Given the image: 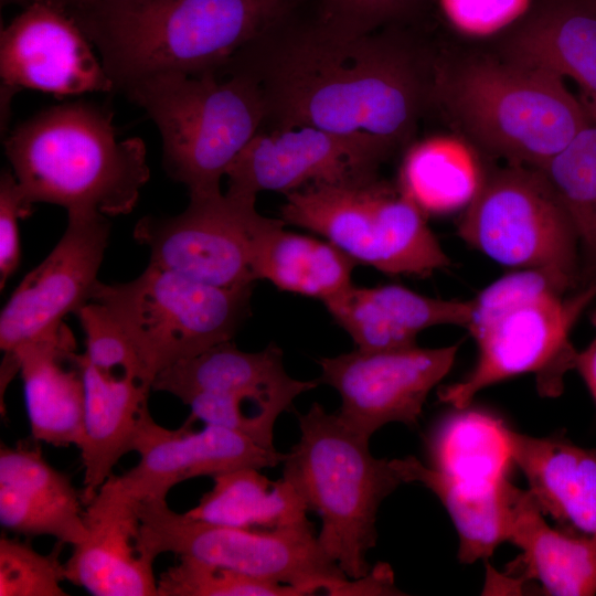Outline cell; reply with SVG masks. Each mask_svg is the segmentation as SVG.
I'll return each instance as SVG.
<instances>
[{
	"label": "cell",
	"mask_w": 596,
	"mask_h": 596,
	"mask_svg": "<svg viewBox=\"0 0 596 596\" xmlns=\"http://www.w3.org/2000/svg\"><path fill=\"white\" fill-rule=\"evenodd\" d=\"M291 10L217 75L255 85L272 130L315 127L405 146L433 105L437 52L392 26L355 34L317 15L297 22Z\"/></svg>",
	"instance_id": "obj_1"
},
{
	"label": "cell",
	"mask_w": 596,
	"mask_h": 596,
	"mask_svg": "<svg viewBox=\"0 0 596 596\" xmlns=\"http://www.w3.org/2000/svg\"><path fill=\"white\" fill-rule=\"evenodd\" d=\"M297 0H100L67 10L123 93L156 75L216 73Z\"/></svg>",
	"instance_id": "obj_2"
},
{
	"label": "cell",
	"mask_w": 596,
	"mask_h": 596,
	"mask_svg": "<svg viewBox=\"0 0 596 596\" xmlns=\"http://www.w3.org/2000/svg\"><path fill=\"white\" fill-rule=\"evenodd\" d=\"M433 105L473 147L538 169L592 121L562 77L499 51L438 53Z\"/></svg>",
	"instance_id": "obj_3"
},
{
	"label": "cell",
	"mask_w": 596,
	"mask_h": 596,
	"mask_svg": "<svg viewBox=\"0 0 596 596\" xmlns=\"http://www.w3.org/2000/svg\"><path fill=\"white\" fill-rule=\"evenodd\" d=\"M4 151L25 200L67 215L128 214L150 177L142 139H119L111 109L92 102L35 114L7 136Z\"/></svg>",
	"instance_id": "obj_4"
},
{
	"label": "cell",
	"mask_w": 596,
	"mask_h": 596,
	"mask_svg": "<svg viewBox=\"0 0 596 596\" xmlns=\"http://www.w3.org/2000/svg\"><path fill=\"white\" fill-rule=\"evenodd\" d=\"M297 418L300 437L286 454L283 477L320 517L324 552L348 578H361L372 570L368 554L377 541L379 508L405 481L394 459L374 457L370 439L337 413L312 403Z\"/></svg>",
	"instance_id": "obj_5"
},
{
	"label": "cell",
	"mask_w": 596,
	"mask_h": 596,
	"mask_svg": "<svg viewBox=\"0 0 596 596\" xmlns=\"http://www.w3.org/2000/svg\"><path fill=\"white\" fill-rule=\"evenodd\" d=\"M123 94L156 124L163 168L190 196L222 193V178L265 120L257 88L237 75L220 81L212 72L167 73L143 78Z\"/></svg>",
	"instance_id": "obj_6"
},
{
	"label": "cell",
	"mask_w": 596,
	"mask_h": 596,
	"mask_svg": "<svg viewBox=\"0 0 596 596\" xmlns=\"http://www.w3.org/2000/svg\"><path fill=\"white\" fill-rule=\"evenodd\" d=\"M279 219L322 236L356 264L386 275L424 277L450 265L426 214L400 187L379 177L315 182L290 191Z\"/></svg>",
	"instance_id": "obj_7"
},
{
	"label": "cell",
	"mask_w": 596,
	"mask_h": 596,
	"mask_svg": "<svg viewBox=\"0 0 596 596\" xmlns=\"http://www.w3.org/2000/svg\"><path fill=\"white\" fill-rule=\"evenodd\" d=\"M253 288L215 287L149 264L127 283L98 280L89 301L128 337L153 382L168 366L232 340L251 313Z\"/></svg>",
	"instance_id": "obj_8"
},
{
	"label": "cell",
	"mask_w": 596,
	"mask_h": 596,
	"mask_svg": "<svg viewBox=\"0 0 596 596\" xmlns=\"http://www.w3.org/2000/svg\"><path fill=\"white\" fill-rule=\"evenodd\" d=\"M137 546L155 561L171 552L260 579L299 586L311 595H347L350 578L324 552L312 523L273 530L195 520L171 510L166 500L136 504Z\"/></svg>",
	"instance_id": "obj_9"
},
{
	"label": "cell",
	"mask_w": 596,
	"mask_h": 596,
	"mask_svg": "<svg viewBox=\"0 0 596 596\" xmlns=\"http://www.w3.org/2000/svg\"><path fill=\"white\" fill-rule=\"evenodd\" d=\"M595 298L592 283L570 297L545 292L471 317L467 329L478 345L476 365L462 381L441 389L439 401L462 409L481 390L524 373L535 375L541 396L561 395L565 374L575 369L571 331Z\"/></svg>",
	"instance_id": "obj_10"
},
{
	"label": "cell",
	"mask_w": 596,
	"mask_h": 596,
	"mask_svg": "<svg viewBox=\"0 0 596 596\" xmlns=\"http://www.w3.org/2000/svg\"><path fill=\"white\" fill-rule=\"evenodd\" d=\"M458 234L501 265L550 268L578 280L576 230L541 169L507 163L485 174Z\"/></svg>",
	"instance_id": "obj_11"
},
{
	"label": "cell",
	"mask_w": 596,
	"mask_h": 596,
	"mask_svg": "<svg viewBox=\"0 0 596 596\" xmlns=\"http://www.w3.org/2000/svg\"><path fill=\"white\" fill-rule=\"evenodd\" d=\"M255 203L227 192L190 196L175 216L142 217L134 237L150 249L151 265L215 287L254 286L260 244L283 221L263 216Z\"/></svg>",
	"instance_id": "obj_12"
},
{
	"label": "cell",
	"mask_w": 596,
	"mask_h": 596,
	"mask_svg": "<svg viewBox=\"0 0 596 596\" xmlns=\"http://www.w3.org/2000/svg\"><path fill=\"white\" fill-rule=\"evenodd\" d=\"M396 149L366 134L342 135L315 127L259 130L227 169L226 192L256 199L263 191L286 194L315 182L371 180Z\"/></svg>",
	"instance_id": "obj_13"
},
{
	"label": "cell",
	"mask_w": 596,
	"mask_h": 596,
	"mask_svg": "<svg viewBox=\"0 0 596 596\" xmlns=\"http://www.w3.org/2000/svg\"><path fill=\"white\" fill-rule=\"evenodd\" d=\"M458 345L365 351L319 360V383L340 395L337 412L355 433L371 436L390 423L417 425L429 392L454 365Z\"/></svg>",
	"instance_id": "obj_14"
},
{
	"label": "cell",
	"mask_w": 596,
	"mask_h": 596,
	"mask_svg": "<svg viewBox=\"0 0 596 596\" xmlns=\"http://www.w3.org/2000/svg\"><path fill=\"white\" fill-rule=\"evenodd\" d=\"M1 119L21 89L55 96L115 93L94 45L54 0H32L0 34Z\"/></svg>",
	"instance_id": "obj_15"
},
{
	"label": "cell",
	"mask_w": 596,
	"mask_h": 596,
	"mask_svg": "<svg viewBox=\"0 0 596 596\" xmlns=\"http://www.w3.org/2000/svg\"><path fill=\"white\" fill-rule=\"evenodd\" d=\"M66 230L46 258L12 292L0 315V348L9 355L42 339L91 300L108 244L106 215H67Z\"/></svg>",
	"instance_id": "obj_16"
},
{
	"label": "cell",
	"mask_w": 596,
	"mask_h": 596,
	"mask_svg": "<svg viewBox=\"0 0 596 596\" xmlns=\"http://www.w3.org/2000/svg\"><path fill=\"white\" fill-rule=\"evenodd\" d=\"M193 424L187 419L171 430L157 424L146 409L135 446L138 464L120 476L111 475L105 483L137 504L148 499L166 500L169 490L187 479L243 467H275L286 458V454L241 433L214 425L194 432Z\"/></svg>",
	"instance_id": "obj_17"
},
{
	"label": "cell",
	"mask_w": 596,
	"mask_h": 596,
	"mask_svg": "<svg viewBox=\"0 0 596 596\" xmlns=\"http://www.w3.org/2000/svg\"><path fill=\"white\" fill-rule=\"evenodd\" d=\"M87 536L64 563L66 581L96 596H158L152 560L137 546L136 504L106 483L84 509Z\"/></svg>",
	"instance_id": "obj_18"
},
{
	"label": "cell",
	"mask_w": 596,
	"mask_h": 596,
	"mask_svg": "<svg viewBox=\"0 0 596 596\" xmlns=\"http://www.w3.org/2000/svg\"><path fill=\"white\" fill-rule=\"evenodd\" d=\"M323 304L356 349L365 351L414 347L417 334L435 326L467 329L472 312V299L433 298L401 285L352 284Z\"/></svg>",
	"instance_id": "obj_19"
},
{
	"label": "cell",
	"mask_w": 596,
	"mask_h": 596,
	"mask_svg": "<svg viewBox=\"0 0 596 596\" xmlns=\"http://www.w3.org/2000/svg\"><path fill=\"white\" fill-rule=\"evenodd\" d=\"M77 356L76 340L64 323L3 355L20 366L33 439L56 447L81 445L85 391Z\"/></svg>",
	"instance_id": "obj_20"
},
{
	"label": "cell",
	"mask_w": 596,
	"mask_h": 596,
	"mask_svg": "<svg viewBox=\"0 0 596 596\" xmlns=\"http://www.w3.org/2000/svg\"><path fill=\"white\" fill-rule=\"evenodd\" d=\"M85 505L71 478L52 467L40 449H0V523L24 535H51L76 545L85 540Z\"/></svg>",
	"instance_id": "obj_21"
},
{
	"label": "cell",
	"mask_w": 596,
	"mask_h": 596,
	"mask_svg": "<svg viewBox=\"0 0 596 596\" xmlns=\"http://www.w3.org/2000/svg\"><path fill=\"white\" fill-rule=\"evenodd\" d=\"M502 54L547 70L579 88V102L596 121V3L551 0L503 39Z\"/></svg>",
	"instance_id": "obj_22"
},
{
	"label": "cell",
	"mask_w": 596,
	"mask_h": 596,
	"mask_svg": "<svg viewBox=\"0 0 596 596\" xmlns=\"http://www.w3.org/2000/svg\"><path fill=\"white\" fill-rule=\"evenodd\" d=\"M512 461L544 515L596 541V455L563 437H533L507 426Z\"/></svg>",
	"instance_id": "obj_23"
},
{
	"label": "cell",
	"mask_w": 596,
	"mask_h": 596,
	"mask_svg": "<svg viewBox=\"0 0 596 596\" xmlns=\"http://www.w3.org/2000/svg\"><path fill=\"white\" fill-rule=\"evenodd\" d=\"M85 402L83 438L78 446L84 467L82 500L89 503L127 453L135 451L141 417L151 386L123 370L105 371L78 353Z\"/></svg>",
	"instance_id": "obj_24"
},
{
	"label": "cell",
	"mask_w": 596,
	"mask_h": 596,
	"mask_svg": "<svg viewBox=\"0 0 596 596\" xmlns=\"http://www.w3.org/2000/svg\"><path fill=\"white\" fill-rule=\"evenodd\" d=\"M529 490L514 488L508 542L522 553L524 578L547 595L596 594V541L551 526Z\"/></svg>",
	"instance_id": "obj_25"
},
{
	"label": "cell",
	"mask_w": 596,
	"mask_h": 596,
	"mask_svg": "<svg viewBox=\"0 0 596 596\" xmlns=\"http://www.w3.org/2000/svg\"><path fill=\"white\" fill-rule=\"evenodd\" d=\"M394 462L405 483L424 485L446 508L458 533L460 563L487 560L502 542H508L515 488L508 477L497 485H470L427 467L413 456L396 458Z\"/></svg>",
	"instance_id": "obj_26"
},
{
	"label": "cell",
	"mask_w": 596,
	"mask_h": 596,
	"mask_svg": "<svg viewBox=\"0 0 596 596\" xmlns=\"http://www.w3.org/2000/svg\"><path fill=\"white\" fill-rule=\"evenodd\" d=\"M243 467L212 477L213 487L185 513L207 523L273 530L310 524L308 507L284 477L270 480Z\"/></svg>",
	"instance_id": "obj_27"
},
{
	"label": "cell",
	"mask_w": 596,
	"mask_h": 596,
	"mask_svg": "<svg viewBox=\"0 0 596 596\" xmlns=\"http://www.w3.org/2000/svg\"><path fill=\"white\" fill-rule=\"evenodd\" d=\"M295 380L286 372L283 351L275 343L246 352L230 340L162 370L151 389L172 394L185 405L199 394L266 390Z\"/></svg>",
	"instance_id": "obj_28"
},
{
	"label": "cell",
	"mask_w": 596,
	"mask_h": 596,
	"mask_svg": "<svg viewBox=\"0 0 596 596\" xmlns=\"http://www.w3.org/2000/svg\"><path fill=\"white\" fill-rule=\"evenodd\" d=\"M280 222L263 240L255 263L257 280H268L279 290L322 302L352 285L358 265L326 238L299 234Z\"/></svg>",
	"instance_id": "obj_29"
},
{
	"label": "cell",
	"mask_w": 596,
	"mask_h": 596,
	"mask_svg": "<svg viewBox=\"0 0 596 596\" xmlns=\"http://www.w3.org/2000/svg\"><path fill=\"white\" fill-rule=\"evenodd\" d=\"M485 174L473 146L458 136H434L412 145L400 169V189L427 214L465 209Z\"/></svg>",
	"instance_id": "obj_30"
},
{
	"label": "cell",
	"mask_w": 596,
	"mask_h": 596,
	"mask_svg": "<svg viewBox=\"0 0 596 596\" xmlns=\"http://www.w3.org/2000/svg\"><path fill=\"white\" fill-rule=\"evenodd\" d=\"M507 426L485 412L458 409L428 440L432 467L470 485L501 482L513 462Z\"/></svg>",
	"instance_id": "obj_31"
},
{
	"label": "cell",
	"mask_w": 596,
	"mask_h": 596,
	"mask_svg": "<svg viewBox=\"0 0 596 596\" xmlns=\"http://www.w3.org/2000/svg\"><path fill=\"white\" fill-rule=\"evenodd\" d=\"M541 170L576 230L585 286L596 283V121L584 127Z\"/></svg>",
	"instance_id": "obj_32"
},
{
	"label": "cell",
	"mask_w": 596,
	"mask_h": 596,
	"mask_svg": "<svg viewBox=\"0 0 596 596\" xmlns=\"http://www.w3.org/2000/svg\"><path fill=\"white\" fill-rule=\"evenodd\" d=\"M302 587L274 583L188 557L162 572L158 596H302Z\"/></svg>",
	"instance_id": "obj_33"
},
{
	"label": "cell",
	"mask_w": 596,
	"mask_h": 596,
	"mask_svg": "<svg viewBox=\"0 0 596 596\" xmlns=\"http://www.w3.org/2000/svg\"><path fill=\"white\" fill-rule=\"evenodd\" d=\"M61 544L50 554H40L29 544L1 536L0 596H65V564L60 561Z\"/></svg>",
	"instance_id": "obj_34"
},
{
	"label": "cell",
	"mask_w": 596,
	"mask_h": 596,
	"mask_svg": "<svg viewBox=\"0 0 596 596\" xmlns=\"http://www.w3.org/2000/svg\"><path fill=\"white\" fill-rule=\"evenodd\" d=\"M76 316L85 333L84 355L93 365L105 371L123 370L152 386L134 344L99 304L88 301Z\"/></svg>",
	"instance_id": "obj_35"
},
{
	"label": "cell",
	"mask_w": 596,
	"mask_h": 596,
	"mask_svg": "<svg viewBox=\"0 0 596 596\" xmlns=\"http://www.w3.org/2000/svg\"><path fill=\"white\" fill-rule=\"evenodd\" d=\"M532 0H438L441 15L459 34L485 39L518 25Z\"/></svg>",
	"instance_id": "obj_36"
},
{
	"label": "cell",
	"mask_w": 596,
	"mask_h": 596,
	"mask_svg": "<svg viewBox=\"0 0 596 596\" xmlns=\"http://www.w3.org/2000/svg\"><path fill=\"white\" fill-rule=\"evenodd\" d=\"M423 0H317L316 15L349 33H369L409 15Z\"/></svg>",
	"instance_id": "obj_37"
},
{
	"label": "cell",
	"mask_w": 596,
	"mask_h": 596,
	"mask_svg": "<svg viewBox=\"0 0 596 596\" xmlns=\"http://www.w3.org/2000/svg\"><path fill=\"white\" fill-rule=\"evenodd\" d=\"M30 204L13 174L4 170L0 178V288L20 265L21 248L19 238L20 219L32 214Z\"/></svg>",
	"instance_id": "obj_38"
},
{
	"label": "cell",
	"mask_w": 596,
	"mask_h": 596,
	"mask_svg": "<svg viewBox=\"0 0 596 596\" xmlns=\"http://www.w3.org/2000/svg\"><path fill=\"white\" fill-rule=\"evenodd\" d=\"M575 369L596 402V338L583 351H577Z\"/></svg>",
	"instance_id": "obj_39"
},
{
	"label": "cell",
	"mask_w": 596,
	"mask_h": 596,
	"mask_svg": "<svg viewBox=\"0 0 596 596\" xmlns=\"http://www.w3.org/2000/svg\"><path fill=\"white\" fill-rule=\"evenodd\" d=\"M54 1L63 6L66 10H73L76 8L95 3L100 0H54Z\"/></svg>",
	"instance_id": "obj_40"
},
{
	"label": "cell",
	"mask_w": 596,
	"mask_h": 596,
	"mask_svg": "<svg viewBox=\"0 0 596 596\" xmlns=\"http://www.w3.org/2000/svg\"><path fill=\"white\" fill-rule=\"evenodd\" d=\"M32 0H0L1 7L8 6V4H19L22 7L28 6L31 3Z\"/></svg>",
	"instance_id": "obj_41"
},
{
	"label": "cell",
	"mask_w": 596,
	"mask_h": 596,
	"mask_svg": "<svg viewBox=\"0 0 596 596\" xmlns=\"http://www.w3.org/2000/svg\"><path fill=\"white\" fill-rule=\"evenodd\" d=\"M590 322L596 328V310H594L590 315Z\"/></svg>",
	"instance_id": "obj_42"
},
{
	"label": "cell",
	"mask_w": 596,
	"mask_h": 596,
	"mask_svg": "<svg viewBox=\"0 0 596 596\" xmlns=\"http://www.w3.org/2000/svg\"><path fill=\"white\" fill-rule=\"evenodd\" d=\"M594 453H595V455H596V449H594Z\"/></svg>",
	"instance_id": "obj_43"
},
{
	"label": "cell",
	"mask_w": 596,
	"mask_h": 596,
	"mask_svg": "<svg viewBox=\"0 0 596 596\" xmlns=\"http://www.w3.org/2000/svg\"><path fill=\"white\" fill-rule=\"evenodd\" d=\"M596 3V0H593Z\"/></svg>",
	"instance_id": "obj_44"
}]
</instances>
